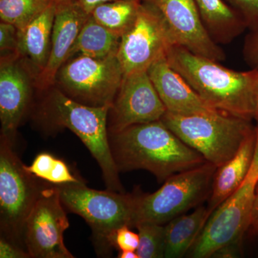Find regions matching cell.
Masks as SVG:
<instances>
[{
	"mask_svg": "<svg viewBox=\"0 0 258 258\" xmlns=\"http://www.w3.org/2000/svg\"><path fill=\"white\" fill-rule=\"evenodd\" d=\"M108 135L118 171L144 169L159 183L207 162L161 120L131 125Z\"/></svg>",
	"mask_w": 258,
	"mask_h": 258,
	"instance_id": "6da1fadb",
	"label": "cell"
},
{
	"mask_svg": "<svg viewBox=\"0 0 258 258\" xmlns=\"http://www.w3.org/2000/svg\"><path fill=\"white\" fill-rule=\"evenodd\" d=\"M166 59L212 108L254 119L258 70L239 72L227 69L218 61L196 55L179 45L169 48Z\"/></svg>",
	"mask_w": 258,
	"mask_h": 258,
	"instance_id": "7a4b0ae2",
	"label": "cell"
},
{
	"mask_svg": "<svg viewBox=\"0 0 258 258\" xmlns=\"http://www.w3.org/2000/svg\"><path fill=\"white\" fill-rule=\"evenodd\" d=\"M111 108L83 104L59 88H53L45 100L42 112L52 125L69 128L82 141L99 164L107 189L123 192L107 127Z\"/></svg>",
	"mask_w": 258,
	"mask_h": 258,
	"instance_id": "3957f363",
	"label": "cell"
},
{
	"mask_svg": "<svg viewBox=\"0 0 258 258\" xmlns=\"http://www.w3.org/2000/svg\"><path fill=\"white\" fill-rule=\"evenodd\" d=\"M161 120L217 167L232 159L254 130L252 120L220 111L187 115L166 111Z\"/></svg>",
	"mask_w": 258,
	"mask_h": 258,
	"instance_id": "277c9868",
	"label": "cell"
},
{
	"mask_svg": "<svg viewBox=\"0 0 258 258\" xmlns=\"http://www.w3.org/2000/svg\"><path fill=\"white\" fill-rule=\"evenodd\" d=\"M217 169L207 161L171 176L155 192L136 191L133 227L139 222L164 225L198 206L210 196Z\"/></svg>",
	"mask_w": 258,
	"mask_h": 258,
	"instance_id": "5b68a950",
	"label": "cell"
},
{
	"mask_svg": "<svg viewBox=\"0 0 258 258\" xmlns=\"http://www.w3.org/2000/svg\"><path fill=\"white\" fill-rule=\"evenodd\" d=\"M13 144V141L1 134L0 224L3 237L25 249V222L43 187L39 186L35 176L25 170Z\"/></svg>",
	"mask_w": 258,
	"mask_h": 258,
	"instance_id": "8992f818",
	"label": "cell"
},
{
	"mask_svg": "<svg viewBox=\"0 0 258 258\" xmlns=\"http://www.w3.org/2000/svg\"><path fill=\"white\" fill-rule=\"evenodd\" d=\"M57 186L64 208L87 222L101 247L109 248L108 239L117 229L123 226L133 227L136 191H99L88 188L84 182Z\"/></svg>",
	"mask_w": 258,
	"mask_h": 258,
	"instance_id": "52a82bcc",
	"label": "cell"
},
{
	"mask_svg": "<svg viewBox=\"0 0 258 258\" xmlns=\"http://www.w3.org/2000/svg\"><path fill=\"white\" fill-rule=\"evenodd\" d=\"M124 74L117 55L97 58L78 55L66 61L55 82L75 101L91 106H112Z\"/></svg>",
	"mask_w": 258,
	"mask_h": 258,
	"instance_id": "ba28073f",
	"label": "cell"
},
{
	"mask_svg": "<svg viewBox=\"0 0 258 258\" xmlns=\"http://www.w3.org/2000/svg\"><path fill=\"white\" fill-rule=\"evenodd\" d=\"M257 184L258 174L249 171L240 187L209 217L189 250L190 257H212L225 246L242 243V237L250 223Z\"/></svg>",
	"mask_w": 258,
	"mask_h": 258,
	"instance_id": "9c48e42d",
	"label": "cell"
},
{
	"mask_svg": "<svg viewBox=\"0 0 258 258\" xmlns=\"http://www.w3.org/2000/svg\"><path fill=\"white\" fill-rule=\"evenodd\" d=\"M42 188L25 222L24 244L30 257L74 258L64 245L69 219L57 185Z\"/></svg>",
	"mask_w": 258,
	"mask_h": 258,
	"instance_id": "30bf717a",
	"label": "cell"
},
{
	"mask_svg": "<svg viewBox=\"0 0 258 258\" xmlns=\"http://www.w3.org/2000/svg\"><path fill=\"white\" fill-rule=\"evenodd\" d=\"M157 10L141 0L133 26L120 38L117 57L124 76L147 71L173 46Z\"/></svg>",
	"mask_w": 258,
	"mask_h": 258,
	"instance_id": "8fae6325",
	"label": "cell"
},
{
	"mask_svg": "<svg viewBox=\"0 0 258 258\" xmlns=\"http://www.w3.org/2000/svg\"><path fill=\"white\" fill-rule=\"evenodd\" d=\"M157 10L174 45L212 60H225V52L214 40L195 0H142Z\"/></svg>",
	"mask_w": 258,
	"mask_h": 258,
	"instance_id": "7c38bea8",
	"label": "cell"
},
{
	"mask_svg": "<svg viewBox=\"0 0 258 258\" xmlns=\"http://www.w3.org/2000/svg\"><path fill=\"white\" fill-rule=\"evenodd\" d=\"M166 112L147 71L124 76L108 113V134L161 120Z\"/></svg>",
	"mask_w": 258,
	"mask_h": 258,
	"instance_id": "4fadbf2b",
	"label": "cell"
},
{
	"mask_svg": "<svg viewBox=\"0 0 258 258\" xmlns=\"http://www.w3.org/2000/svg\"><path fill=\"white\" fill-rule=\"evenodd\" d=\"M89 14L74 0H55L50 56L43 71L35 78L39 89L53 86L59 70L69 58L71 48Z\"/></svg>",
	"mask_w": 258,
	"mask_h": 258,
	"instance_id": "5bb4252c",
	"label": "cell"
},
{
	"mask_svg": "<svg viewBox=\"0 0 258 258\" xmlns=\"http://www.w3.org/2000/svg\"><path fill=\"white\" fill-rule=\"evenodd\" d=\"M32 74L19 57L1 58V134L14 142L15 132L26 113L32 94Z\"/></svg>",
	"mask_w": 258,
	"mask_h": 258,
	"instance_id": "9a60e30c",
	"label": "cell"
},
{
	"mask_svg": "<svg viewBox=\"0 0 258 258\" xmlns=\"http://www.w3.org/2000/svg\"><path fill=\"white\" fill-rule=\"evenodd\" d=\"M147 73L166 111L187 115L218 111L204 101L186 80L171 67L166 56L154 62Z\"/></svg>",
	"mask_w": 258,
	"mask_h": 258,
	"instance_id": "2e32d148",
	"label": "cell"
},
{
	"mask_svg": "<svg viewBox=\"0 0 258 258\" xmlns=\"http://www.w3.org/2000/svg\"><path fill=\"white\" fill-rule=\"evenodd\" d=\"M55 15V1H52L25 28L18 30L19 58L35 79L48 61Z\"/></svg>",
	"mask_w": 258,
	"mask_h": 258,
	"instance_id": "e0dca14e",
	"label": "cell"
},
{
	"mask_svg": "<svg viewBox=\"0 0 258 258\" xmlns=\"http://www.w3.org/2000/svg\"><path fill=\"white\" fill-rule=\"evenodd\" d=\"M255 146V131L249 134L235 156L217 167L212 181L208 209L210 213L240 187L248 174Z\"/></svg>",
	"mask_w": 258,
	"mask_h": 258,
	"instance_id": "ac0fdd59",
	"label": "cell"
},
{
	"mask_svg": "<svg viewBox=\"0 0 258 258\" xmlns=\"http://www.w3.org/2000/svg\"><path fill=\"white\" fill-rule=\"evenodd\" d=\"M210 215L208 207L200 206L189 215L183 214L168 222L164 257H184L196 242Z\"/></svg>",
	"mask_w": 258,
	"mask_h": 258,
	"instance_id": "d6986e66",
	"label": "cell"
},
{
	"mask_svg": "<svg viewBox=\"0 0 258 258\" xmlns=\"http://www.w3.org/2000/svg\"><path fill=\"white\" fill-rule=\"evenodd\" d=\"M200 15L212 38L227 43L247 28L242 16L222 0H195Z\"/></svg>",
	"mask_w": 258,
	"mask_h": 258,
	"instance_id": "ffe728a7",
	"label": "cell"
},
{
	"mask_svg": "<svg viewBox=\"0 0 258 258\" xmlns=\"http://www.w3.org/2000/svg\"><path fill=\"white\" fill-rule=\"evenodd\" d=\"M120 38L90 15L71 48L69 60L76 55L97 58L117 55Z\"/></svg>",
	"mask_w": 258,
	"mask_h": 258,
	"instance_id": "44dd1931",
	"label": "cell"
},
{
	"mask_svg": "<svg viewBox=\"0 0 258 258\" xmlns=\"http://www.w3.org/2000/svg\"><path fill=\"white\" fill-rule=\"evenodd\" d=\"M141 0H115L98 5L91 15L98 23L121 37L133 26Z\"/></svg>",
	"mask_w": 258,
	"mask_h": 258,
	"instance_id": "7402d4cb",
	"label": "cell"
},
{
	"mask_svg": "<svg viewBox=\"0 0 258 258\" xmlns=\"http://www.w3.org/2000/svg\"><path fill=\"white\" fill-rule=\"evenodd\" d=\"M24 168L32 175L52 184L84 182L71 172L64 161L49 153H40L32 161L31 165L24 164Z\"/></svg>",
	"mask_w": 258,
	"mask_h": 258,
	"instance_id": "603a6c76",
	"label": "cell"
},
{
	"mask_svg": "<svg viewBox=\"0 0 258 258\" xmlns=\"http://www.w3.org/2000/svg\"><path fill=\"white\" fill-rule=\"evenodd\" d=\"M52 0H0V19L15 25L18 30L25 28L52 3Z\"/></svg>",
	"mask_w": 258,
	"mask_h": 258,
	"instance_id": "cb8c5ba5",
	"label": "cell"
},
{
	"mask_svg": "<svg viewBox=\"0 0 258 258\" xmlns=\"http://www.w3.org/2000/svg\"><path fill=\"white\" fill-rule=\"evenodd\" d=\"M135 227L139 236L137 249L139 258L164 257L165 226L152 222H139Z\"/></svg>",
	"mask_w": 258,
	"mask_h": 258,
	"instance_id": "d4e9b609",
	"label": "cell"
},
{
	"mask_svg": "<svg viewBox=\"0 0 258 258\" xmlns=\"http://www.w3.org/2000/svg\"><path fill=\"white\" fill-rule=\"evenodd\" d=\"M18 29L12 24L0 23V52L1 58L19 57Z\"/></svg>",
	"mask_w": 258,
	"mask_h": 258,
	"instance_id": "484cf974",
	"label": "cell"
},
{
	"mask_svg": "<svg viewBox=\"0 0 258 258\" xmlns=\"http://www.w3.org/2000/svg\"><path fill=\"white\" fill-rule=\"evenodd\" d=\"M128 226H123L114 231L108 239L110 247L119 251H137L139 244V234L131 230Z\"/></svg>",
	"mask_w": 258,
	"mask_h": 258,
	"instance_id": "4316f807",
	"label": "cell"
},
{
	"mask_svg": "<svg viewBox=\"0 0 258 258\" xmlns=\"http://www.w3.org/2000/svg\"><path fill=\"white\" fill-rule=\"evenodd\" d=\"M251 32L258 30V0H230Z\"/></svg>",
	"mask_w": 258,
	"mask_h": 258,
	"instance_id": "83f0119b",
	"label": "cell"
},
{
	"mask_svg": "<svg viewBox=\"0 0 258 258\" xmlns=\"http://www.w3.org/2000/svg\"><path fill=\"white\" fill-rule=\"evenodd\" d=\"M244 57L252 69L258 70V30L251 32L244 45Z\"/></svg>",
	"mask_w": 258,
	"mask_h": 258,
	"instance_id": "f1b7e54d",
	"label": "cell"
},
{
	"mask_svg": "<svg viewBox=\"0 0 258 258\" xmlns=\"http://www.w3.org/2000/svg\"><path fill=\"white\" fill-rule=\"evenodd\" d=\"M0 257L28 258L30 256L26 249L2 236L0 239Z\"/></svg>",
	"mask_w": 258,
	"mask_h": 258,
	"instance_id": "f546056e",
	"label": "cell"
},
{
	"mask_svg": "<svg viewBox=\"0 0 258 258\" xmlns=\"http://www.w3.org/2000/svg\"><path fill=\"white\" fill-rule=\"evenodd\" d=\"M248 230H250L253 235H258V184L256 189L255 196H254Z\"/></svg>",
	"mask_w": 258,
	"mask_h": 258,
	"instance_id": "4dcf8cb0",
	"label": "cell"
},
{
	"mask_svg": "<svg viewBox=\"0 0 258 258\" xmlns=\"http://www.w3.org/2000/svg\"><path fill=\"white\" fill-rule=\"evenodd\" d=\"M78 5L84 10L88 14H91L96 7L98 5L109 3V2L115 1V0H74Z\"/></svg>",
	"mask_w": 258,
	"mask_h": 258,
	"instance_id": "1f68e13d",
	"label": "cell"
},
{
	"mask_svg": "<svg viewBox=\"0 0 258 258\" xmlns=\"http://www.w3.org/2000/svg\"><path fill=\"white\" fill-rule=\"evenodd\" d=\"M254 131H255V146H254L253 159H252L249 171L258 174V123L257 126L254 127Z\"/></svg>",
	"mask_w": 258,
	"mask_h": 258,
	"instance_id": "d6a6232c",
	"label": "cell"
},
{
	"mask_svg": "<svg viewBox=\"0 0 258 258\" xmlns=\"http://www.w3.org/2000/svg\"><path fill=\"white\" fill-rule=\"evenodd\" d=\"M118 257L119 258H139L137 251L132 250L119 251Z\"/></svg>",
	"mask_w": 258,
	"mask_h": 258,
	"instance_id": "836d02e7",
	"label": "cell"
},
{
	"mask_svg": "<svg viewBox=\"0 0 258 258\" xmlns=\"http://www.w3.org/2000/svg\"><path fill=\"white\" fill-rule=\"evenodd\" d=\"M254 119L258 123V86L257 93H256L255 111H254Z\"/></svg>",
	"mask_w": 258,
	"mask_h": 258,
	"instance_id": "e575fe53",
	"label": "cell"
},
{
	"mask_svg": "<svg viewBox=\"0 0 258 258\" xmlns=\"http://www.w3.org/2000/svg\"><path fill=\"white\" fill-rule=\"evenodd\" d=\"M52 1H55V0H52Z\"/></svg>",
	"mask_w": 258,
	"mask_h": 258,
	"instance_id": "d590c367",
	"label": "cell"
}]
</instances>
